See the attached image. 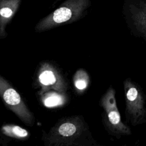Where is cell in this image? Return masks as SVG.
Here are the masks:
<instances>
[{
    "label": "cell",
    "instance_id": "4",
    "mask_svg": "<svg viewBox=\"0 0 146 146\" xmlns=\"http://www.w3.org/2000/svg\"><path fill=\"white\" fill-rule=\"evenodd\" d=\"M0 95L5 105L22 122L29 126L34 125L35 119L33 113L19 94L2 76L0 77Z\"/></svg>",
    "mask_w": 146,
    "mask_h": 146
},
{
    "label": "cell",
    "instance_id": "1",
    "mask_svg": "<svg viewBox=\"0 0 146 146\" xmlns=\"http://www.w3.org/2000/svg\"><path fill=\"white\" fill-rule=\"evenodd\" d=\"M46 146L99 145L82 116L74 115L59 120L50 131L42 135Z\"/></svg>",
    "mask_w": 146,
    "mask_h": 146
},
{
    "label": "cell",
    "instance_id": "6",
    "mask_svg": "<svg viewBox=\"0 0 146 146\" xmlns=\"http://www.w3.org/2000/svg\"><path fill=\"white\" fill-rule=\"evenodd\" d=\"M131 27L135 36L146 41V7L133 14Z\"/></svg>",
    "mask_w": 146,
    "mask_h": 146
},
{
    "label": "cell",
    "instance_id": "5",
    "mask_svg": "<svg viewBox=\"0 0 146 146\" xmlns=\"http://www.w3.org/2000/svg\"><path fill=\"white\" fill-rule=\"evenodd\" d=\"M37 82L40 88L39 96L51 90L65 93L68 89L63 75L54 65L47 62L40 63L37 73Z\"/></svg>",
    "mask_w": 146,
    "mask_h": 146
},
{
    "label": "cell",
    "instance_id": "8",
    "mask_svg": "<svg viewBox=\"0 0 146 146\" xmlns=\"http://www.w3.org/2000/svg\"><path fill=\"white\" fill-rule=\"evenodd\" d=\"M1 131L7 136L18 140H25L30 136V133L27 130L15 124H4L2 126Z\"/></svg>",
    "mask_w": 146,
    "mask_h": 146
},
{
    "label": "cell",
    "instance_id": "7",
    "mask_svg": "<svg viewBox=\"0 0 146 146\" xmlns=\"http://www.w3.org/2000/svg\"><path fill=\"white\" fill-rule=\"evenodd\" d=\"M40 96L42 103L47 107L52 108L63 106L67 101L64 93L53 90L46 92Z\"/></svg>",
    "mask_w": 146,
    "mask_h": 146
},
{
    "label": "cell",
    "instance_id": "9",
    "mask_svg": "<svg viewBox=\"0 0 146 146\" xmlns=\"http://www.w3.org/2000/svg\"><path fill=\"white\" fill-rule=\"evenodd\" d=\"M73 83L77 92H84L90 83V77L87 72L82 68L78 70L74 76Z\"/></svg>",
    "mask_w": 146,
    "mask_h": 146
},
{
    "label": "cell",
    "instance_id": "2",
    "mask_svg": "<svg viewBox=\"0 0 146 146\" xmlns=\"http://www.w3.org/2000/svg\"><path fill=\"white\" fill-rule=\"evenodd\" d=\"M125 102V115L132 125L146 123V97L140 86L130 78L123 82Z\"/></svg>",
    "mask_w": 146,
    "mask_h": 146
},
{
    "label": "cell",
    "instance_id": "3",
    "mask_svg": "<svg viewBox=\"0 0 146 146\" xmlns=\"http://www.w3.org/2000/svg\"><path fill=\"white\" fill-rule=\"evenodd\" d=\"M115 90L110 86L100 100V105L103 110V120L108 133L117 138L131 135L130 128L121 119L115 97Z\"/></svg>",
    "mask_w": 146,
    "mask_h": 146
}]
</instances>
